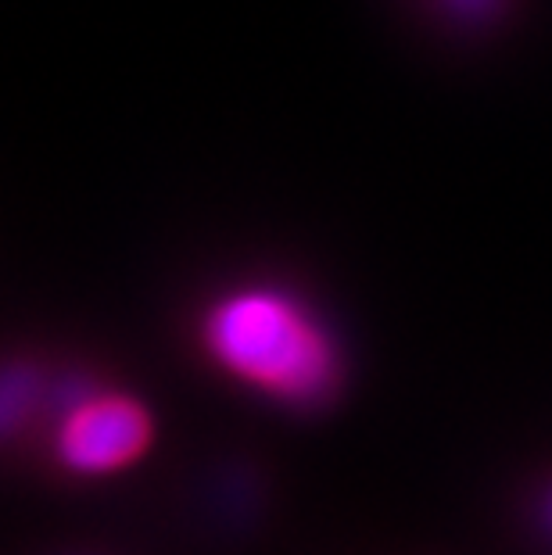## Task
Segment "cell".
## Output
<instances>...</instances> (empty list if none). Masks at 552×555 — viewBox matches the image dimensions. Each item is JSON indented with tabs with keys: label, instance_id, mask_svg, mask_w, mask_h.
<instances>
[{
	"label": "cell",
	"instance_id": "1",
	"mask_svg": "<svg viewBox=\"0 0 552 555\" xmlns=\"http://www.w3.org/2000/svg\"><path fill=\"white\" fill-rule=\"evenodd\" d=\"M205 359L233 384L287 409H323L341 391V348L298 298L241 287L216 298L197 323Z\"/></svg>",
	"mask_w": 552,
	"mask_h": 555
},
{
	"label": "cell",
	"instance_id": "2",
	"mask_svg": "<svg viewBox=\"0 0 552 555\" xmlns=\"http://www.w3.org/2000/svg\"><path fill=\"white\" fill-rule=\"evenodd\" d=\"M40 441L54 474L104 480L133 469L155 444V416L129 391L98 380H65L62 395L47 384Z\"/></svg>",
	"mask_w": 552,
	"mask_h": 555
},
{
	"label": "cell",
	"instance_id": "3",
	"mask_svg": "<svg viewBox=\"0 0 552 555\" xmlns=\"http://www.w3.org/2000/svg\"><path fill=\"white\" fill-rule=\"evenodd\" d=\"M47 380L33 362H8L4 384H0V434H4L8 455L18 452L22 441L40 434Z\"/></svg>",
	"mask_w": 552,
	"mask_h": 555
},
{
	"label": "cell",
	"instance_id": "4",
	"mask_svg": "<svg viewBox=\"0 0 552 555\" xmlns=\"http://www.w3.org/2000/svg\"><path fill=\"white\" fill-rule=\"evenodd\" d=\"M531 516H535L538 534L545 538V545H552V474L542 480V488H538V494H535Z\"/></svg>",
	"mask_w": 552,
	"mask_h": 555
},
{
	"label": "cell",
	"instance_id": "5",
	"mask_svg": "<svg viewBox=\"0 0 552 555\" xmlns=\"http://www.w3.org/2000/svg\"><path fill=\"white\" fill-rule=\"evenodd\" d=\"M57 555H108V552H98V548H65V552H57Z\"/></svg>",
	"mask_w": 552,
	"mask_h": 555
}]
</instances>
